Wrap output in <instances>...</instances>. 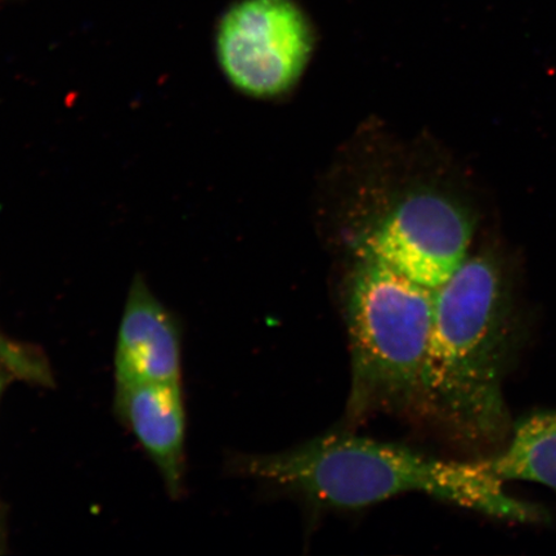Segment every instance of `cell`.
Wrapping results in <instances>:
<instances>
[{
	"instance_id": "6",
	"label": "cell",
	"mask_w": 556,
	"mask_h": 556,
	"mask_svg": "<svg viewBox=\"0 0 556 556\" xmlns=\"http://www.w3.org/2000/svg\"><path fill=\"white\" fill-rule=\"evenodd\" d=\"M116 384L180 380L179 331L170 313L136 277L117 332Z\"/></svg>"
},
{
	"instance_id": "8",
	"label": "cell",
	"mask_w": 556,
	"mask_h": 556,
	"mask_svg": "<svg viewBox=\"0 0 556 556\" xmlns=\"http://www.w3.org/2000/svg\"><path fill=\"white\" fill-rule=\"evenodd\" d=\"M484 463L504 482H533L556 491V414L527 417L509 446Z\"/></svg>"
},
{
	"instance_id": "9",
	"label": "cell",
	"mask_w": 556,
	"mask_h": 556,
	"mask_svg": "<svg viewBox=\"0 0 556 556\" xmlns=\"http://www.w3.org/2000/svg\"><path fill=\"white\" fill-rule=\"evenodd\" d=\"M0 368L13 377L35 382V384H51V370L47 361L38 351L10 340L0 333Z\"/></svg>"
},
{
	"instance_id": "3",
	"label": "cell",
	"mask_w": 556,
	"mask_h": 556,
	"mask_svg": "<svg viewBox=\"0 0 556 556\" xmlns=\"http://www.w3.org/2000/svg\"><path fill=\"white\" fill-rule=\"evenodd\" d=\"M366 258L353 276L346 305L350 414L420 413L435 290Z\"/></svg>"
},
{
	"instance_id": "2",
	"label": "cell",
	"mask_w": 556,
	"mask_h": 556,
	"mask_svg": "<svg viewBox=\"0 0 556 556\" xmlns=\"http://www.w3.org/2000/svg\"><path fill=\"white\" fill-rule=\"evenodd\" d=\"M250 475L321 505L357 509L405 493L422 492L490 516L530 523L544 519L538 506L505 492L484 460H441L397 444L328 435L282 454L248 463Z\"/></svg>"
},
{
	"instance_id": "5",
	"label": "cell",
	"mask_w": 556,
	"mask_h": 556,
	"mask_svg": "<svg viewBox=\"0 0 556 556\" xmlns=\"http://www.w3.org/2000/svg\"><path fill=\"white\" fill-rule=\"evenodd\" d=\"M470 215L434 193L408 198L382 222L368 255L429 289L446 283L467 261Z\"/></svg>"
},
{
	"instance_id": "4",
	"label": "cell",
	"mask_w": 556,
	"mask_h": 556,
	"mask_svg": "<svg viewBox=\"0 0 556 556\" xmlns=\"http://www.w3.org/2000/svg\"><path fill=\"white\" fill-rule=\"evenodd\" d=\"M315 46L311 23L293 0H241L222 18L219 64L241 92L274 97L301 78Z\"/></svg>"
},
{
	"instance_id": "7",
	"label": "cell",
	"mask_w": 556,
	"mask_h": 556,
	"mask_svg": "<svg viewBox=\"0 0 556 556\" xmlns=\"http://www.w3.org/2000/svg\"><path fill=\"white\" fill-rule=\"evenodd\" d=\"M116 412L177 495L185 467L186 412L179 381L116 384Z\"/></svg>"
},
{
	"instance_id": "10",
	"label": "cell",
	"mask_w": 556,
	"mask_h": 556,
	"mask_svg": "<svg viewBox=\"0 0 556 556\" xmlns=\"http://www.w3.org/2000/svg\"><path fill=\"white\" fill-rule=\"evenodd\" d=\"M0 371H3L2 368H0ZM3 388V379H2V372H0V393H2Z\"/></svg>"
},
{
	"instance_id": "1",
	"label": "cell",
	"mask_w": 556,
	"mask_h": 556,
	"mask_svg": "<svg viewBox=\"0 0 556 556\" xmlns=\"http://www.w3.org/2000/svg\"><path fill=\"white\" fill-rule=\"evenodd\" d=\"M510 313L504 270L490 254L465 261L435 290L420 413L469 446L497 443L509 433L502 382Z\"/></svg>"
}]
</instances>
